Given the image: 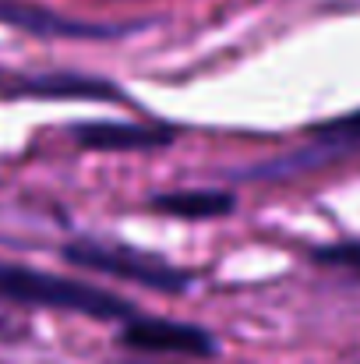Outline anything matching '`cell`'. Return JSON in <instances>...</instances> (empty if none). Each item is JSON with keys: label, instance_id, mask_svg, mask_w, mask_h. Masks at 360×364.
<instances>
[{"label": "cell", "instance_id": "1", "mask_svg": "<svg viewBox=\"0 0 360 364\" xmlns=\"http://www.w3.org/2000/svg\"><path fill=\"white\" fill-rule=\"evenodd\" d=\"M0 301L32 304V308H60V311H75L85 318H99V322L134 318L127 301H120L99 287L75 283L53 272H39V269H21V265H0Z\"/></svg>", "mask_w": 360, "mask_h": 364}, {"label": "cell", "instance_id": "2", "mask_svg": "<svg viewBox=\"0 0 360 364\" xmlns=\"http://www.w3.org/2000/svg\"><path fill=\"white\" fill-rule=\"evenodd\" d=\"M67 258L75 265L92 269V272H107L114 279L141 283V287H152V290L180 294L187 287V272L173 269L170 262H163L156 255H145V251H134V247H124V244L82 241V244H71L67 247Z\"/></svg>", "mask_w": 360, "mask_h": 364}, {"label": "cell", "instance_id": "3", "mask_svg": "<svg viewBox=\"0 0 360 364\" xmlns=\"http://www.w3.org/2000/svg\"><path fill=\"white\" fill-rule=\"evenodd\" d=\"M131 350H145V354H187V358H209L216 350L212 336L198 326L187 322H166V318H127L124 336H120Z\"/></svg>", "mask_w": 360, "mask_h": 364}, {"label": "cell", "instance_id": "4", "mask_svg": "<svg viewBox=\"0 0 360 364\" xmlns=\"http://www.w3.org/2000/svg\"><path fill=\"white\" fill-rule=\"evenodd\" d=\"M82 149L96 152H134V149H159L173 138L170 127H148V124H85L75 131Z\"/></svg>", "mask_w": 360, "mask_h": 364}, {"label": "cell", "instance_id": "5", "mask_svg": "<svg viewBox=\"0 0 360 364\" xmlns=\"http://www.w3.org/2000/svg\"><path fill=\"white\" fill-rule=\"evenodd\" d=\"M156 213L177 216V220H212L234 209V198L223 191H177V195H159L152 202Z\"/></svg>", "mask_w": 360, "mask_h": 364}, {"label": "cell", "instance_id": "6", "mask_svg": "<svg viewBox=\"0 0 360 364\" xmlns=\"http://www.w3.org/2000/svg\"><path fill=\"white\" fill-rule=\"evenodd\" d=\"M28 96H60V100H124L117 85L110 82H92V78H67V75H53V78H28L25 82Z\"/></svg>", "mask_w": 360, "mask_h": 364}, {"label": "cell", "instance_id": "7", "mask_svg": "<svg viewBox=\"0 0 360 364\" xmlns=\"http://www.w3.org/2000/svg\"><path fill=\"white\" fill-rule=\"evenodd\" d=\"M0 18L11 21V25H21L28 32H57V36H99L96 28H82V25H71L64 18H50V14H36V11H25V7H11V4H0Z\"/></svg>", "mask_w": 360, "mask_h": 364}, {"label": "cell", "instance_id": "8", "mask_svg": "<svg viewBox=\"0 0 360 364\" xmlns=\"http://www.w3.org/2000/svg\"><path fill=\"white\" fill-rule=\"evenodd\" d=\"M322 262L347 265V269L360 272V241L357 244H336V247H325V251H322Z\"/></svg>", "mask_w": 360, "mask_h": 364}, {"label": "cell", "instance_id": "9", "mask_svg": "<svg viewBox=\"0 0 360 364\" xmlns=\"http://www.w3.org/2000/svg\"><path fill=\"white\" fill-rule=\"evenodd\" d=\"M21 336H25V329L18 322H11V318L0 315V343H11V340H21Z\"/></svg>", "mask_w": 360, "mask_h": 364}, {"label": "cell", "instance_id": "10", "mask_svg": "<svg viewBox=\"0 0 360 364\" xmlns=\"http://www.w3.org/2000/svg\"><path fill=\"white\" fill-rule=\"evenodd\" d=\"M332 131H360V114H350V117L336 121L332 124Z\"/></svg>", "mask_w": 360, "mask_h": 364}]
</instances>
